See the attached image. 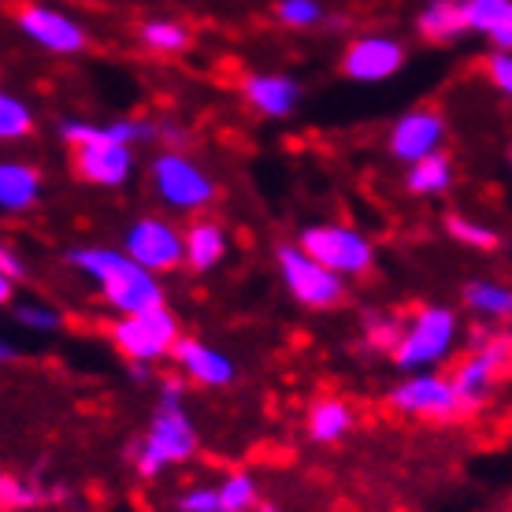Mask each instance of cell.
<instances>
[{
    "label": "cell",
    "instance_id": "cell-15",
    "mask_svg": "<svg viewBox=\"0 0 512 512\" xmlns=\"http://www.w3.org/2000/svg\"><path fill=\"white\" fill-rule=\"evenodd\" d=\"M242 97L264 119H286L301 104V82L286 71H253L242 78Z\"/></svg>",
    "mask_w": 512,
    "mask_h": 512
},
{
    "label": "cell",
    "instance_id": "cell-19",
    "mask_svg": "<svg viewBox=\"0 0 512 512\" xmlns=\"http://www.w3.org/2000/svg\"><path fill=\"white\" fill-rule=\"evenodd\" d=\"M416 34L435 45L461 41L468 34V15H464V0H427L416 12Z\"/></svg>",
    "mask_w": 512,
    "mask_h": 512
},
{
    "label": "cell",
    "instance_id": "cell-24",
    "mask_svg": "<svg viewBox=\"0 0 512 512\" xmlns=\"http://www.w3.org/2000/svg\"><path fill=\"white\" fill-rule=\"evenodd\" d=\"M453 179H457L453 175V160L446 153H435L409 164V171H405V190L416 193V197H442V193H449Z\"/></svg>",
    "mask_w": 512,
    "mask_h": 512
},
{
    "label": "cell",
    "instance_id": "cell-33",
    "mask_svg": "<svg viewBox=\"0 0 512 512\" xmlns=\"http://www.w3.org/2000/svg\"><path fill=\"white\" fill-rule=\"evenodd\" d=\"M487 78H490V86H494V90L505 93V97L512 101V52H501V49L490 52Z\"/></svg>",
    "mask_w": 512,
    "mask_h": 512
},
{
    "label": "cell",
    "instance_id": "cell-32",
    "mask_svg": "<svg viewBox=\"0 0 512 512\" xmlns=\"http://www.w3.org/2000/svg\"><path fill=\"white\" fill-rule=\"evenodd\" d=\"M175 512H223L219 509V487H190L175 498Z\"/></svg>",
    "mask_w": 512,
    "mask_h": 512
},
{
    "label": "cell",
    "instance_id": "cell-8",
    "mask_svg": "<svg viewBox=\"0 0 512 512\" xmlns=\"http://www.w3.org/2000/svg\"><path fill=\"white\" fill-rule=\"evenodd\" d=\"M275 264H279L282 286L286 294L294 297L301 308H316V312H327V308L342 305L346 301V279L334 275L331 268H323L316 256H308L301 245H279L275 253Z\"/></svg>",
    "mask_w": 512,
    "mask_h": 512
},
{
    "label": "cell",
    "instance_id": "cell-10",
    "mask_svg": "<svg viewBox=\"0 0 512 512\" xmlns=\"http://www.w3.org/2000/svg\"><path fill=\"white\" fill-rule=\"evenodd\" d=\"M390 409L401 412V416H412V420H427V423H449L468 416L457 397V386L449 375L438 372H412L405 375L401 383L386 394Z\"/></svg>",
    "mask_w": 512,
    "mask_h": 512
},
{
    "label": "cell",
    "instance_id": "cell-30",
    "mask_svg": "<svg viewBox=\"0 0 512 512\" xmlns=\"http://www.w3.org/2000/svg\"><path fill=\"white\" fill-rule=\"evenodd\" d=\"M15 323L30 334H56L64 327V316L56 305H45V301H19L15 305Z\"/></svg>",
    "mask_w": 512,
    "mask_h": 512
},
{
    "label": "cell",
    "instance_id": "cell-20",
    "mask_svg": "<svg viewBox=\"0 0 512 512\" xmlns=\"http://www.w3.org/2000/svg\"><path fill=\"white\" fill-rule=\"evenodd\" d=\"M186 268L197 275H208L212 268L223 264L227 256V231L219 227L216 219H197L186 227Z\"/></svg>",
    "mask_w": 512,
    "mask_h": 512
},
{
    "label": "cell",
    "instance_id": "cell-17",
    "mask_svg": "<svg viewBox=\"0 0 512 512\" xmlns=\"http://www.w3.org/2000/svg\"><path fill=\"white\" fill-rule=\"evenodd\" d=\"M41 171L26 160H4L0 164V208L8 216H23L38 205L41 197Z\"/></svg>",
    "mask_w": 512,
    "mask_h": 512
},
{
    "label": "cell",
    "instance_id": "cell-16",
    "mask_svg": "<svg viewBox=\"0 0 512 512\" xmlns=\"http://www.w3.org/2000/svg\"><path fill=\"white\" fill-rule=\"evenodd\" d=\"M171 364L179 368V375L193 386L205 390H219V386L234 383V360L227 353L212 349L201 338H179V346L171 353Z\"/></svg>",
    "mask_w": 512,
    "mask_h": 512
},
{
    "label": "cell",
    "instance_id": "cell-35",
    "mask_svg": "<svg viewBox=\"0 0 512 512\" xmlns=\"http://www.w3.org/2000/svg\"><path fill=\"white\" fill-rule=\"evenodd\" d=\"M130 379H138V383H149V379H153V364H130Z\"/></svg>",
    "mask_w": 512,
    "mask_h": 512
},
{
    "label": "cell",
    "instance_id": "cell-37",
    "mask_svg": "<svg viewBox=\"0 0 512 512\" xmlns=\"http://www.w3.org/2000/svg\"><path fill=\"white\" fill-rule=\"evenodd\" d=\"M253 512H279V509H275V505H268V501H264V505H256Z\"/></svg>",
    "mask_w": 512,
    "mask_h": 512
},
{
    "label": "cell",
    "instance_id": "cell-2",
    "mask_svg": "<svg viewBox=\"0 0 512 512\" xmlns=\"http://www.w3.org/2000/svg\"><path fill=\"white\" fill-rule=\"evenodd\" d=\"M64 260L101 290L104 305L112 308L116 316H130V312H145V308L164 305L160 279L149 268H141L127 249L82 245V249H67Z\"/></svg>",
    "mask_w": 512,
    "mask_h": 512
},
{
    "label": "cell",
    "instance_id": "cell-39",
    "mask_svg": "<svg viewBox=\"0 0 512 512\" xmlns=\"http://www.w3.org/2000/svg\"><path fill=\"white\" fill-rule=\"evenodd\" d=\"M4 512H15V509H4Z\"/></svg>",
    "mask_w": 512,
    "mask_h": 512
},
{
    "label": "cell",
    "instance_id": "cell-22",
    "mask_svg": "<svg viewBox=\"0 0 512 512\" xmlns=\"http://www.w3.org/2000/svg\"><path fill=\"white\" fill-rule=\"evenodd\" d=\"M464 308L479 323H512V286L498 279L464 282Z\"/></svg>",
    "mask_w": 512,
    "mask_h": 512
},
{
    "label": "cell",
    "instance_id": "cell-38",
    "mask_svg": "<svg viewBox=\"0 0 512 512\" xmlns=\"http://www.w3.org/2000/svg\"><path fill=\"white\" fill-rule=\"evenodd\" d=\"M509 167H512V153H509Z\"/></svg>",
    "mask_w": 512,
    "mask_h": 512
},
{
    "label": "cell",
    "instance_id": "cell-34",
    "mask_svg": "<svg viewBox=\"0 0 512 512\" xmlns=\"http://www.w3.org/2000/svg\"><path fill=\"white\" fill-rule=\"evenodd\" d=\"M0 275H4V279H12V282L26 279V264H23V256L15 253L12 245H4V249H0Z\"/></svg>",
    "mask_w": 512,
    "mask_h": 512
},
{
    "label": "cell",
    "instance_id": "cell-12",
    "mask_svg": "<svg viewBox=\"0 0 512 512\" xmlns=\"http://www.w3.org/2000/svg\"><path fill=\"white\" fill-rule=\"evenodd\" d=\"M123 249L153 275H167L179 264H186V234L160 216H145L138 223H130L123 234Z\"/></svg>",
    "mask_w": 512,
    "mask_h": 512
},
{
    "label": "cell",
    "instance_id": "cell-1",
    "mask_svg": "<svg viewBox=\"0 0 512 512\" xmlns=\"http://www.w3.org/2000/svg\"><path fill=\"white\" fill-rule=\"evenodd\" d=\"M197 453V427L186 412V379L167 375L156 383V412L149 431L130 442V464L141 479H160L167 468Z\"/></svg>",
    "mask_w": 512,
    "mask_h": 512
},
{
    "label": "cell",
    "instance_id": "cell-6",
    "mask_svg": "<svg viewBox=\"0 0 512 512\" xmlns=\"http://www.w3.org/2000/svg\"><path fill=\"white\" fill-rule=\"evenodd\" d=\"M149 182L171 212H205L219 193L216 179L186 149H160L149 164Z\"/></svg>",
    "mask_w": 512,
    "mask_h": 512
},
{
    "label": "cell",
    "instance_id": "cell-3",
    "mask_svg": "<svg viewBox=\"0 0 512 512\" xmlns=\"http://www.w3.org/2000/svg\"><path fill=\"white\" fill-rule=\"evenodd\" d=\"M60 138L71 145V171L75 179L90 182L97 190H119L134 175V145L116 138L112 123H86V119H64Z\"/></svg>",
    "mask_w": 512,
    "mask_h": 512
},
{
    "label": "cell",
    "instance_id": "cell-25",
    "mask_svg": "<svg viewBox=\"0 0 512 512\" xmlns=\"http://www.w3.org/2000/svg\"><path fill=\"white\" fill-rule=\"evenodd\" d=\"M138 41L149 52H160V56H179L193 45L190 26L179 23V19H167V15H156V19H145L138 26Z\"/></svg>",
    "mask_w": 512,
    "mask_h": 512
},
{
    "label": "cell",
    "instance_id": "cell-26",
    "mask_svg": "<svg viewBox=\"0 0 512 512\" xmlns=\"http://www.w3.org/2000/svg\"><path fill=\"white\" fill-rule=\"evenodd\" d=\"M442 227H446V234L453 242L464 245V249H475V253H494L501 245V234L494 231V227H487V223H479V219H472V216H464V212H446Z\"/></svg>",
    "mask_w": 512,
    "mask_h": 512
},
{
    "label": "cell",
    "instance_id": "cell-23",
    "mask_svg": "<svg viewBox=\"0 0 512 512\" xmlns=\"http://www.w3.org/2000/svg\"><path fill=\"white\" fill-rule=\"evenodd\" d=\"M405 323H409V316H397L390 308L364 312V320H360V349L390 357L397 349V342H401V334H405Z\"/></svg>",
    "mask_w": 512,
    "mask_h": 512
},
{
    "label": "cell",
    "instance_id": "cell-9",
    "mask_svg": "<svg viewBox=\"0 0 512 512\" xmlns=\"http://www.w3.org/2000/svg\"><path fill=\"white\" fill-rule=\"evenodd\" d=\"M297 245L308 256H316L323 268H331L342 279H360L375 268V245L368 242V234H360L357 227L346 223H316L305 227Z\"/></svg>",
    "mask_w": 512,
    "mask_h": 512
},
{
    "label": "cell",
    "instance_id": "cell-36",
    "mask_svg": "<svg viewBox=\"0 0 512 512\" xmlns=\"http://www.w3.org/2000/svg\"><path fill=\"white\" fill-rule=\"evenodd\" d=\"M0 360H4V364H12V360H15V346L8 342V338L0 342Z\"/></svg>",
    "mask_w": 512,
    "mask_h": 512
},
{
    "label": "cell",
    "instance_id": "cell-18",
    "mask_svg": "<svg viewBox=\"0 0 512 512\" xmlns=\"http://www.w3.org/2000/svg\"><path fill=\"white\" fill-rule=\"evenodd\" d=\"M468 34L487 38L494 49L512 52V0H464Z\"/></svg>",
    "mask_w": 512,
    "mask_h": 512
},
{
    "label": "cell",
    "instance_id": "cell-21",
    "mask_svg": "<svg viewBox=\"0 0 512 512\" xmlns=\"http://www.w3.org/2000/svg\"><path fill=\"white\" fill-rule=\"evenodd\" d=\"M349 431H353V409H349L342 397H320V401H312L308 420H305L308 442L334 446V442H342Z\"/></svg>",
    "mask_w": 512,
    "mask_h": 512
},
{
    "label": "cell",
    "instance_id": "cell-4",
    "mask_svg": "<svg viewBox=\"0 0 512 512\" xmlns=\"http://www.w3.org/2000/svg\"><path fill=\"white\" fill-rule=\"evenodd\" d=\"M512 375V323L498 327V323H479L472 331L468 353L464 360L449 372L457 397H461L464 412L487 409L494 390Z\"/></svg>",
    "mask_w": 512,
    "mask_h": 512
},
{
    "label": "cell",
    "instance_id": "cell-7",
    "mask_svg": "<svg viewBox=\"0 0 512 512\" xmlns=\"http://www.w3.org/2000/svg\"><path fill=\"white\" fill-rule=\"evenodd\" d=\"M179 320L171 316L167 305L130 312L112 323V346L130 360V364H160L179 346Z\"/></svg>",
    "mask_w": 512,
    "mask_h": 512
},
{
    "label": "cell",
    "instance_id": "cell-29",
    "mask_svg": "<svg viewBox=\"0 0 512 512\" xmlns=\"http://www.w3.org/2000/svg\"><path fill=\"white\" fill-rule=\"evenodd\" d=\"M30 130H34V108L15 93H0V138L19 141Z\"/></svg>",
    "mask_w": 512,
    "mask_h": 512
},
{
    "label": "cell",
    "instance_id": "cell-31",
    "mask_svg": "<svg viewBox=\"0 0 512 512\" xmlns=\"http://www.w3.org/2000/svg\"><path fill=\"white\" fill-rule=\"evenodd\" d=\"M275 19L282 26H290V30H312V26H320L327 19V8L320 0H279Z\"/></svg>",
    "mask_w": 512,
    "mask_h": 512
},
{
    "label": "cell",
    "instance_id": "cell-5",
    "mask_svg": "<svg viewBox=\"0 0 512 512\" xmlns=\"http://www.w3.org/2000/svg\"><path fill=\"white\" fill-rule=\"evenodd\" d=\"M461 342V316L449 305H420L405 323V334L390 353L397 372H435V364L449 360Z\"/></svg>",
    "mask_w": 512,
    "mask_h": 512
},
{
    "label": "cell",
    "instance_id": "cell-14",
    "mask_svg": "<svg viewBox=\"0 0 512 512\" xmlns=\"http://www.w3.org/2000/svg\"><path fill=\"white\" fill-rule=\"evenodd\" d=\"M442 141H446V119L435 108H412L405 116L397 119L390 127V156L397 164H416L423 156H435L442 153Z\"/></svg>",
    "mask_w": 512,
    "mask_h": 512
},
{
    "label": "cell",
    "instance_id": "cell-13",
    "mask_svg": "<svg viewBox=\"0 0 512 512\" xmlns=\"http://www.w3.org/2000/svg\"><path fill=\"white\" fill-rule=\"evenodd\" d=\"M405 60H409V49L394 34H360L342 52V75L360 86H375V82L394 78L405 67Z\"/></svg>",
    "mask_w": 512,
    "mask_h": 512
},
{
    "label": "cell",
    "instance_id": "cell-27",
    "mask_svg": "<svg viewBox=\"0 0 512 512\" xmlns=\"http://www.w3.org/2000/svg\"><path fill=\"white\" fill-rule=\"evenodd\" d=\"M0 505L15 512H30V509H38V505H49V487H41L38 479L4 475V479H0Z\"/></svg>",
    "mask_w": 512,
    "mask_h": 512
},
{
    "label": "cell",
    "instance_id": "cell-28",
    "mask_svg": "<svg viewBox=\"0 0 512 512\" xmlns=\"http://www.w3.org/2000/svg\"><path fill=\"white\" fill-rule=\"evenodd\" d=\"M260 505V490L249 472H231L219 479V509L223 512H253Z\"/></svg>",
    "mask_w": 512,
    "mask_h": 512
},
{
    "label": "cell",
    "instance_id": "cell-11",
    "mask_svg": "<svg viewBox=\"0 0 512 512\" xmlns=\"http://www.w3.org/2000/svg\"><path fill=\"white\" fill-rule=\"evenodd\" d=\"M15 30L30 45H38L41 52H52V56H78L86 49V26L78 23L75 15H67L64 8L45 4V0L23 4L15 12Z\"/></svg>",
    "mask_w": 512,
    "mask_h": 512
}]
</instances>
